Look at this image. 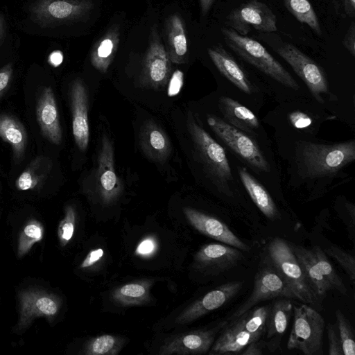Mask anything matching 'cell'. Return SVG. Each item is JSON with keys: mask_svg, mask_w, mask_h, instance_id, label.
Segmentation results:
<instances>
[{"mask_svg": "<svg viewBox=\"0 0 355 355\" xmlns=\"http://www.w3.org/2000/svg\"><path fill=\"white\" fill-rule=\"evenodd\" d=\"M16 296L17 319L12 332L17 335L24 334L37 318L53 323L62 306L58 294L40 286L21 288Z\"/></svg>", "mask_w": 355, "mask_h": 355, "instance_id": "6da1fadb", "label": "cell"}, {"mask_svg": "<svg viewBox=\"0 0 355 355\" xmlns=\"http://www.w3.org/2000/svg\"><path fill=\"white\" fill-rule=\"evenodd\" d=\"M266 259L287 283L296 299L320 306V300L298 262L289 243L282 238L272 239L267 247Z\"/></svg>", "mask_w": 355, "mask_h": 355, "instance_id": "7a4b0ae2", "label": "cell"}, {"mask_svg": "<svg viewBox=\"0 0 355 355\" xmlns=\"http://www.w3.org/2000/svg\"><path fill=\"white\" fill-rule=\"evenodd\" d=\"M221 32L227 46L240 58L284 86L299 89L290 73L261 43L228 27L222 28Z\"/></svg>", "mask_w": 355, "mask_h": 355, "instance_id": "3957f363", "label": "cell"}, {"mask_svg": "<svg viewBox=\"0 0 355 355\" xmlns=\"http://www.w3.org/2000/svg\"><path fill=\"white\" fill-rule=\"evenodd\" d=\"M289 245L321 301L330 291L347 293L346 286L323 250L319 246L307 248L291 243Z\"/></svg>", "mask_w": 355, "mask_h": 355, "instance_id": "277c9868", "label": "cell"}, {"mask_svg": "<svg viewBox=\"0 0 355 355\" xmlns=\"http://www.w3.org/2000/svg\"><path fill=\"white\" fill-rule=\"evenodd\" d=\"M306 174L311 178L333 174L355 159L354 140L325 145L306 143L301 153Z\"/></svg>", "mask_w": 355, "mask_h": 355, "instance_id": "5b68a950", "label": "cell"}, {"mask_svg": "<svg viewBox=\"0 0 355 355\" xmlns=\"http://www.w3.org/2000/svg\"><path fill=\"white\" fill-rule=\"evenodd\" d=\"M293 323L287 342L288 349H297L305 355L323 354V317L308 304L293 307Z\"/></svg>", "mask_w": 355, "mask_h": 355, "instance_id": "8992f818", "label": "cell"}, {"mask_svg": "<svg viewBox=\"0 0 355 355\" xmlns=\"http://www.w3.org/2000/svg\"><path fill=\"white\" fill-rule=\"evenodd\" d=\"M187 127L194 147L208 173L223 192L231 196L228 186L232 176L224 148L196 122L192 116L188 119Z\"/></svg>", "mask_w": 355, "mask_h": 355, "instance_id": "52a82bcc", "label": "cell"}, {"mask_svg": "<svg viewBox=\"0 0 355 355\" xmlns=\"http://www.w3.org/2000/svg\"><path fill=\"white\" fill-rule=\"evenodd\" d=\"M304 82L313 97L321 103L322 94H329L327 79L323 69L311 58L291 43L283 42L275 50Z\"/></svg>", "mask_w": 355, "mask_h": 355, "instance_id": "ba28073f", "label": "cell"}, {"mask_svg": "<svg viewBox=\"0 0 355 355\" xmlns=\"http://www.w3.org/2000/svg\"><path fill=\"white\" fill-rule=\"evenodd\" d=\"M276 297L295 298L287 283L266 259L254 276L252 293L228 318L227 321L239 317L261 302Z\"/></svg>", "mask_w": 355, "mask_h": 355, "instance_id": "9c48e42d", "label": "cell"}, {"mask_svg": "<svg viewBox=\"0 0 355 355\" xmlns=\"http://www.w3.org/2000/svg\"><path fill=\"white\" fill-rule=\"evenodd\" d=\"M93 7L89 0H36L30 7L32 20L47 27L77 20Z\"/></svg>", "mask_w": 355, "mask_h": 355, "instance_id": "30bf717a", "label": "cell"}, {"mask_svg": "<svg viewBox=\"0 0 355 355\" xmlns=\"http://www.w3.org/2000/svg\"><path fill=\"white\" fill-rule=\"evenodd\" d=\"M225 24L241 35H246L252 28L267 33L277 31L275 15L266 3L257 0L233 9L227 15Z\"/></svg>", "mask_w": 355, "mask_h": 355, "instance_id": "8fae6325", "label": "cell"}, {"mask_svg": "<svg viewBox=\"0 0 355 355\" xmlns=\"http://www.w3.org/2000/svg\"><path fill=\"white\" fill-rule=\"evenodd\" d=\"M207 123L232 150L252 166L260 171H269L268 162L250 137L219 117L209 115Z\"/></svg>", "mask_w": 355, "mask_h": 355, "instance_id": "7c38bea8", "label": "cell"}, {"mask_svg": "<svg viewBox=\"0 0 355 355\" xmlns=\"http://www.w3.org/2000/svg\"><path fill=\"white\" fill-rule=\"evenodd\" d=\"M171 62L156 29H152L141 75L144 86L159 89L167 84L171 74Z\"/></svg>", "mask_w": 355, "mask_h": 355, "instance_id": "4fadbf2b", "label": "cell"}, {"mask_svg": "<svg viewBox=\"0 0 355 355\" xmlns=\"http://www.w3.org/2000/svg\"><path fill=\"white\" fill-rule=\"evenodd\" d=\"M241 250L227 244L202 245L194 255V268L207 275H217L236 266L243 259Z\"/></svg>", "mask_w": 355, "mask_h": 355, "instance_id": "5bb4252c", "label": "cell"}, {"mask_svg": "<svg viewBox=\"0 0 355 355\" xmlns=\"http://www.w3.org/2000/svg\"><path fill=\"white\" fill-rule=\"evenodd\" d=\"M228 321H223L209 329H200L177 335L159 348L160 355L204 354L211 347L216 336Z\"/></svg>", "mask_w": 355, "mask_h": 355, "instance_id": "9a60e30c", "label": "cell"}, {"mask_svg": "<svg viewBox=\"0 0 355 355\" xmlns=\"http://www.w3.org/2000/svg\"><path fill=\"white\" fill-rule=\"evenodd\" d=\"M96 189L104 204L114 202L120 196L122 186L114 168V150L110 139L104 135L98 156Z\"/></svg>", "mask_w": 355, "mask_h": 355, "instance_id": "2e32d148", "label": "cell"}, {"mask_svg": "<svg viewBox=\"0 0 355 355\" xmlns=\"http://www.w3.org/2000/svg\"><path fill=\"white\" fill-rule=\"evenodd\" d=\"M243 282L233 281L219 286L185 309L175 319L177 324L193 322L225 305L241 291Z\"/></svg>", "mask_w": 355, "mask_h": 355, "instance_id": "e0dca14e", "label": "cell"}, {"mask_svg": "<svg viewBox=\"0 0 355 355\" xmlns=\"http://www.w3.org/2000/svg\"><path fill=\"white\" fill-rule=\"evenodd\" d=\"M183 212L189 223L200 233L241 251L250 250V247L218 219L190 207H184Z\"/></svg>", "mask_w": 355, "mask_h": 355, "instance_id": "ac0fdd59", "label": "cell"}, {"mask_svg": "<svg viewBox=\"0 0 355 355\" xmlns=\"http://www.w3.org/2000/svg\"><path fill=\"white\" fill-rule=\"evenodd\" d=\"M72 114V131L75 142L80 150H85L89 140L88 98L86 88L78 79L73 81L69 89Z\"/></svg>", "mask_w": 355, "mask_h": 355, "instance_id": "d6986e66", "label": "cell"}, {"mask_svg": "<svg viewBox=\"0 0 355 355\" xmlns=\"http://www.w3.org/2000/svg\"><path fill=\"white\" fill-rule=\"evenodd\" d=\"M36 117L43 136L50 142L60 144L62 132L55 95L51 87L42 88L38 96Z\"/></svg>", "mask_w": 355, "mask_h": 355, "instance_id": "ffe728a7", "label": "cell"}, {"mask_svg": "<svg viewBox=\"0 0 355 355\" xmlns=\"http://www.w3.org/2000/svg\"><path fill=\"white\" fill-rule=\"evenodd\" d=\"M293 304L288 297L276 300L270 304L265 334V346L270 352H275L280 345L293 312Z\"/></svg>", "mask_w": 355, "mask_h": 355, "instance_id": "44dd1931", "label": "cell"}, {"mask_svg": "<svg viewBox=\"0 0 355 355\" xmlns=\"http://www.w3.org/2000/svg\"><path fill=\"white\" fill-rule=\"evenodd\" d=\"M223 329L220 336L210 348L209 354H239L250 343L261 339L243 329L239 317L230 320Z\"/></svg>", "mask_w": 355, "mask_h": 355, "instance_id": "7402d4cb", "label": "cell"}, {"mask_svg": "<svg viewBox=\"0 0 355 355\" xmlns=\"http://www.w3.org/2000/svg\"><path fill=\"white\" fill-rule=\"evenodd\" d=\"M207 52L222 75L243 92L248 94L252 93V87L245 72L223 46L218 44L211 46Z\"/></svg>", "mask_w": 355, "mask_h": 355, "instance_id": "603a6c76", "label": "cell"}, {"mask_svg": "<svg viewBox=\"0 0 355 355\" xmlns=\"http://www.w3.org/2000/svg\"><path fill=\"white\" fill-rule=\"evenodd\" d=\"M139 143L146 155L155 162L167 159L171 151V142L164 130L152 121H146L139 133Z\"/></svg>", "mask_w": 355, "mask_h": 355, "instance_id": "cb8c5ba5", "label": "cell"}, {"mask_svg": "<svg viewBox=\"0 0 355 355\" xmlns=\"http://www.w3.org/2000/svg\"><path fill=\"white\" fill-rule=\"evenodd\" d=\"M0 137L11 146L15 162H20L28 144V135L24 125L12 115L0 114Z\"/></svg>", "mask_w": 355, "mask_h": 355, "instance_id": "d4e9b609", "label": "cell"}, {"mask_svg": "<svg viewBox=\"0 0 355 355\" xmlns=\"http://www.w3.org/2000/svg\"><path fill=\"white\" fill-rule=\"evenodd\" d=\"M166 51L171 62H185L188 51L184 26L177 15L170 16L166 22Z\"/></svg>", "mask_w": 355, "mask_h": 355, "instance_id": "484cf974", "label": "cell"}, {"mask_svg": "<svg viewBox=\"0 0 355 355\" xmlns=\"http://www.w3.org/2000/svg\"><path fill=\"white\" fill-rule=\"evenodd\" d=\"M219 107L227 123L248 132H253L259 126L256 115L238 101L227 96L219 99Z\"/></svg>", "mask_w": 355, "mask_h": 355, "instance_id": "4316f807", "label": "cell"}, {"mask_svg": "<svg viewBox=\"0 0 355 355\" xmlns=\"http://www.w3.org/2000/svg\"><path fill=\"white\" fill-rule=\"evenodd\" d=\"M239 173L248 193L259 209L270 220L279 219V211L264 187L245 168H240Z\"/></svg>", "mask_w": 355, "mask_h": 355, "instance_id": "83f0119b", "label": "cell"}, {"mask_svg": "<svg viewBox=\"0 0 355 355\" xmlns=\"http://www.w3.org/2000/svg\"><path fill=\"white\" fill-rule=\"evenodd\" d=\"M52 166L49 157L38 156L32 159L15 181L19 191L38 190L43 187Z\"/></svg>", "mask_w": 355, "mask_h": 355, "instance_id": "f1b7e54d", "label": "cell"}, {"mask_svg": "<svg viewBox=\"0 0 355 355\" xmlns=\"http://www.w3.org/2000/svg\"><path fill=\"white\" fill-rule=\"evenodd\" d=\"M119 42L116 28L110 29L96 43L91 53V63L101 73H105L111 64Z\"/></svg>", "mask_w": 355, "mask_h": 355, "instance_id": "f546056e", "label": "cell"}, {"mask_svg": "<svg viewBox=\"0 0 355 355\" xmlns=\"http://www.w3.org/2000/svg\"><path fill=\"white\" fill-rule=\"evenodd\" d=\"M150 281H140L123 284L112 293L113 300L124 306H137L146 303L150 300Z\"/></svg>", "mask_w": 355, "mask_h": 355, "instance_id": "4dcf8cb0", "label": "cell"}, {"mask_svg": "<svg viewBox=\"0 0 355 355\" xmlns=\"http://www.w3.org/2000/svg\"><path fill=\"white\" fill-rule=\"evenodd\" d=\"M44 226L36 218L28 219L20 229L16 247V255L22 259L31 250L33 245L40 243L44 236Z\"/></svg>", "mask_w": 355, "mask_h": 355, "instance_id": "1f68e13d", "label": "cell"}, {"mask_svg": "<svg viewBox=\"0 0 355 355\" xmlns=\"http://www.w3.org/2000/svg\"><path fill=\"white\" fill-rule=\"evenodd\" d=\"M124 340L119 336L104 334L93 337L84 345L82 354L85 355H116L121 351Z\"/></svg>", "mask_w": 355, "mask_h": 355, "instance_id": "d6a6232c", "label": "cell"}, {"mask_svg": "<svg viewBox=\"0 0 355 355\" xmlns=\"http://www.w3.org/2000/svg\"><path fill=\"white\" fill-rule=\"evenodd\" d=\"M287 10L301 23L306 24L317 35H321L318 16L309 0H283Z\"/></svg>", "mask_w": 355, "mask_h": 355, "instance_id": "836d02e7", "label": "cell"}, {"mask_svg": "<svg viewBox=\"0 0 355 355\" xmlns=\"http://www.w3.org/2000/svg\"><path fill=\"white\" fill-rule=\"evenodd\" d=\"M270 305L249 309L239 316L243 329L250 334L261 338L265 333L266 321Z\"/></svg>", "mask_w": 355, "mask_h": 355, "instance_id": "e575fe53", "label": "cell"}, {"mask_svg": "<svg viewBox=\"0 0 355 355\" xmlns=\"http://www.w3.org/2000/svg\"><path fill=\"white\" fill-rule=\"evenodd\" d=\"M335 313L343 354L355 355V341L352 326L340 309H337Z\"/></svg>", "mask_w": 355, "mask_h": 355, "instance_id": "d590c367", "label": "cell"}, {"mask_svg": "<svg viewBox=\"0 0 355 355\" xmlns=\"http://www.w3.org/2000/svg\"><path fill=\"white\" fill-rule=\"evenodd\" d=\"M76 223V211L74 207L68 205L64 208V214L60 221L57 236L61 247L64 248L73 236Z\"/></svg>", "mask_w": 355, "mask_h": 355, "instance_id": "8d00e7d4", "label": "cell"}, {"mask_svg": "<svg viewBox=\"0 0 355 355\" xmlns=\"http://www.w3.org/2000/svg\"><path fill=\"white\" fill-rule=\"evenodd\" d=\"M325 254L334 258L349 275L350 279L354 282L355 279V260L354 255L343 250V249L331 245L324 250Z\"/></svg>", "mask_w": 355, "mask_h": 355, "instance_id": "74e56055", "label": "cell"}, {"mask_svg": "<svg viewBox=\"0 0 355 355\" xmlns=\"http://www.w3.org/2000/svg\"><path fill=\"white\" fill-rule=\"evenodd\" d=\"M329 355H344L339 335L334 324H329L327 327Z\"/></svg>", "mask_w": 355, "mask_h": 355, "instance_id": "f35d334b", "label": "cell"}, {"mask_svg": "<svg viewBox=\"0 0 355 355\" xmlns=\"http://www.w3.org/2000/svg\"><path fill=\"white\" fill-rule=\"evenodd\" d=\"M13 66L11 62L0 69V99L8 89L12 78Z\"/></svg>", "mask_w": 355, "mask_h": 355, "instance_id": "ab89813d", "label": "cell"}, {"mask_svg": "<svg viewBox=\"0 0 355 355\" xmlns=\"http://www.w3.org/2000/svg\"><path fill=\"white\" fill-rule=\"evenodd\" d=\"M157 248V243L153 237L144 239L137 245L135 253L141 257L151 256Z\"/></svg>", "mask_w": 355, "mask_h": 355, "instance_id": "60d3db41", "label": "cell"}, {"mask_svg": "<svg viewBox=\"0 0 355 355\" xmlns=\"http://www.w3.org/2000/svg\"><path fill=\"white\" fill-rule=\"evenodd\" d=\"M344 47L355 56V22L352 21L342 41Z\"/></svg>", "mask_w": 355, "mask_h": 355, "instance_id": "b9f144b4", "label": "cell"}, {"mask_svg": "<svg viewBox=\"0 0 355 355\" xmlns=\"http://www.w3.org/2000/svg\"><path fill=\"white\" fill-rule=\"evenodd\" d=\"M289 119L292 125L298 129L305 128L312 123L311 119L307 114L300 111L292 112Z\"/></svg>", "mask_w": 355, "mask_h": 355, "instance_id": "7bdbcfd3", "label": "cell"}, {"mask_svg": "<svg viewBox=\"0 0 355 355\" xmlns=\"http://www.w3.org/2000/svg\"><path fill=\"white\" fill-rule=\"evenodd\" d=\"M104 254V250L99 248L89 251L80 265L81 269L89 268L98 262Z\"/></svg>", "mask_w": 355, "mask_h": 355, "instance_id": "ee69618b", "label": "cell"}, {"mask_svg": "<svg viewBox=\"0 0 355 355\" xmlns=\"http://www.w3.org/2000/svg\"><path fill=\"white\" fill-rule=\"evenodd\" d=\"M183 74L180 71H176L171 78L168 87V94L173 96L177 94L181 89L182 85Z\"/></svg>", "mask_w": 355, "mask_h": 355, "instance_id": "f6af8a7d", "label": "cell"}, {"mask_svg": "<svg viewBox=\"0 0 355 355\" xmlns=\"http://www.w3.org/2000/svg\"><path fill=\"white\" fill-rule=\"evenodd\" d=\"M265 346L264 341L261 339L250 343L241 352L242 355H261L263 347Z\"/></svg>", "mask_w": 355, "mask_h": 355, "instance_id": "bcb514c9", "label": "cell"}, {"mask_svg": "<svg viewBox=\"0 0 355 355\" xmlns=\"http://www.w3.org/2000/svg\"><path fill=\"white\" fill-rule=\"evenodd\" d=\"M343 8L348 17H354L355 16V0H343Z\"/></svg>", "mask_w": 355, "mask_h": 355, "instance_id": "7dc6e473", "label": "cell"}, {"mask_svg": "<svg viewBox=\"0 0 355 355\" xmlns=\"http://www.w3.org/2000/svg\"><path fill=\"white\" fill-rule=\"evenodd\" d=\"M62 53L59 51L52 52L49 58V63L54 67L59 66L62 63Z\"/></svg>", "mask_w": 355, "mask_h": 355, "instance_id": "c3c4849f", "label": "cell"}, {"mask_svg": "<svg viewBox=\"0 0 355 355\" xmlns=\"http://www.w3.org/2000/svg\"><path fill=\"white\" fill-rule=\"evenodd\" d=\"M216 0H199L200 10L202 15H206Z\"/></svg>", "mask_w": 355, "mask_h": 355, "instance_id": "681fc988", "label": "cell"}, {"mask_svg": "<svg viewBox=\"0 0 355 355\" xmlns=\"http://www.w3.org/2000/svg\"><path fill=\"white\" fill-rule=\"evenodd\" d=\"M6 31V23L5 18L2 15H0V46L2 44L5 37Z\"/></svg>", "mask_w": 355, "mask_h": 355, "instance_id": "f907efd6", "label": "cell"}]
</instances>
